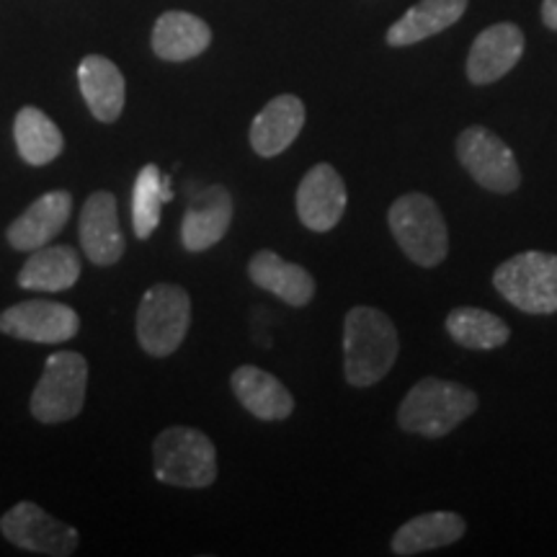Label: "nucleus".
Wrapping results in <instances>:
<instances>
[{"instance_id": "nucleus-27", "label": "nucleus", "mask_w": 557, "mask_h": 557, "mask_svg": "<svg viewBox=\"0 0 557 557\" xmlns=\"http://www.w3.org/2000/svg\"><path fill=\"white\" fill-rule=\"evenodd\" d=\"M542 21L549 29L557 32V0H542Z\"/></svg>"}, {"instance_id": "nucleus-15", "label": "nucleus", "mask_w": 557, "mask_h": 557, "mask_svg": "<svg viewBox=\"0 0 557 557\" xmlns=\"http://www.w3.org/2000/svg\"><path fill=\"white\" fill-rule=\"evenodd\" d=\"M305 127V103L284 94L271 99L250 124V148L261 158H276L295 143Z\"/></svg>"}, {"instance_id": "nucleus-9", "label": "nucleus", "mask_w": 557, "mask_h": 557, "mask_svg": "<svg viewBox=\"0 0 557 557\" xmlns=\"http://www.w3.org/2000/svg\"><path fill=\"white\" fill-rule=\"evenodd\" d=\"M0 532L21 549L52 557H67L78 547V532L73 527L52 519L45 508L21 500L0 519Z\"/></svg>"}, {"instance_id": "nucleus-26", "label": "nucleus", "mask_w": 557, "mask_h": 557, "mask_svg": "<svg viewBox=\"0 0 557 557\" xmlns=\"http://www.w3.org/2000/svg\"><path fill=\"white\" fill-rule=\"evenodd\" d=\"M447 333L455 344L475 351H491L500 348L511 338V329L506 320L480 308H457L447 315Z\"/></svg>"}, {"instance_id": "nucleus-5", "label": "nucleus", "mask_w": 557, "mask_h": 557, "mask_svg": "<svg viewBox=\"0 0 557 557\" xmlns=\"http://www.w3.org/2000/svg\"><path fill=\"white\" fill-rule=\"evenodd\" d=\"M504 299L529 315L557 312V256L545 250H524L506 259L493 274Z\"/></svg>"}, {"instance_id": "nucleus-8", "label": "nucleus", "mask_w": 557, "mask_h": 557, "mask_svg": "<svg viewBox=\"0 0 557 557\" xmlns=\"http://www.w3.org/2000/svg\"><path fill=\"white\" fill-rule=\"evenodd\" d=\"M457 158L462 169L493 194H513L521 184L517 156L498 135L485 127H468L457 137Z\"/></svg>"}, {"instance_id": "nucleus-1", "label": "nucleus", "mask_w": 557, "mask_h": 557, "mask_svg": "<svg viewBox=\"0 0 557 557\" xmlns=\"http://www.w3.org/2000/svg\"><path fill=\"white\" fill-rule=\"evenodd\" d=\"M400 351L398 329L389 315L359 305L344 320V372L354 387H372L385 380Z\"/></svg>"}, {"instance_id": "nucleus-4", "label": "nucleus", "mask_w": 557, "mask_h": 557, "mask_svg": "<svg viewBox=\"0 0 557 557\" xmlns=\"http://www.w3.org/2000/svg\"><path fill=\"white\" fill-rule=\"evenodd\" d=\"M156 478L176 487H207L218 478V449L212 438L191 426H171L152 444Z\"/></svg>"}, {"instance_id": "nucleus-7", "label": "nucleus", "mask_w": 557, "mask_h": 557, "mask_svg": "<svg viewBox=\"0 0 557 557\" xmlns=\"http://www.w3.org/2000/svg\"><path fill=\"white\" fill-rule=\"evenodd\" d=\"M88 364L81 354L58 351L47 359L45 372L32 393V413L41 423H62L83 410Z\"/></svg>"}, {"instance_id": "nucleus-23", "label": "nucleus", "mask_w": 557, "mask_h": 557, "mask_svg": "<svg viewBox=\"0 0 557 557\" xmlns=\"http://www.w3.org/2000/svg\"><path fill=\"white\" fill-rule=\"evenodd\" d=\"M81 278V259L70 246H41L18 271V287L32 292H62Z\"/></svg>"}, {"instance_id": "nucleus-14", "label": "nucleus", "mask_w": 557, "mask_h": 557, "mask_svg": "<svg viewBox=\"0 0 557 557\" xmlns=\"http://www.w3.org/2000/svg\"><path fill=\"white\" fill-rule=\"evenodd\" d=\"M233 222V197L225 186H207L186 209L181 222V243L191 253H201L225 238Z\"/></svg>"}, {"instance_id": "nucleus-6", "label": "nucleus", "mask_w": 557, "mask_h": 557, "mask_svg": "<svg viewBox=\"0 0 557 557\" xmlns=\"http://www.w3.org/2000/svg\"><path fill=\"white\" fill-rule=\"evenodd\" d=\"M191 299L178 284H156L137 310V341L150 357H169L186 338Z\"/></svg>"}, {"instance_id": "nucleus-12", "label": "nucleus", "mask_w": 557, "mask_h": 557, "mask_svg": "<svg viewBox=\"0 0 557 557\" xmlns=\"http://www.w3.org/2000/svg\"><path fill=\"white\" fill-rule=\"evenodd\" d=\"M81 246L96 267H111L122 259L124 235L120 227V209L111 191L90 194L81 212Z\"/></svg>"}, {"instance_id": "nucleus-21", "label": "nucleus", "mask_w": 557, "mask_h": 557, "mask_svg": "<svg viewBox=\"0 0 557 557\" xmlns=\"http://www.w3.org/2000/svg\"><path fill=\"white\" fill-rule=\"evenodd\" d=\"M81 94L90 114L99 122L120 120L124 109V75L114 62L101 54H88L78 67Z\"/></svg>"}, {"instance_id": "nucleus-3", "label": "nucleus", "mask_w": 557, "mask_h": 557, "mask_svg": "<svg viewBox=\"0 0 557 557\" xmlns=\"http://www.w3.org/2000/svg\"><path fill=\"white\" fill-rule=\"evenodd\" d=\"M393 238L403 253L423 269H434L449 253V230L442 209L421 191L403 194L387 212Z\"/></svg>"}, {"instance_id": "nucleus-10", "label": "nucleus", "mask_w": 557, "mask_h": 557, "mask_svg": "<svg viewBox=\"0 0 557 557\" xmlns=\"http://www.w3.org/2000/svg\"><path fill=\"white\" fill-rule=\"evenodd\" d=\"M78 329V312L67 305L45 302V299L18 302L0 315V331L32 344H62L73 338Z\"/></svg>"}, {"instance_id": "nucleus-13", "label": "nucleus", "mask_w": 557, "mask_h": 557, "mask_svg": "<svg viewBox=\"0 0 557 557\" xmlns=\"http://www.w3.org/2000/svg\"><path fill=\"white\" fill-rule=\"evenodd\" d=\"M524 54V34L517 24H493L472 41L468 54V78L475 86H487L517 67Z\"/></svg>"}, {"instance_id": "nucleus-17", "label": "nucleus", "mask_w": 557, "mask_h": 557, "mask_svg": "<svg viewBox=\"0 0 557 557\" xmlns=\"http://www.w3.org/2000/svg\"><path fill=\"white\" fill-rule=\"evenodd\" d=\"M230 385H233L240 406L259 421H284L295 410V398L284 387V382H278L274 374L263 372L259 367H238Z\"/></svg>"}, {"instance_id": "nucleus-18", "label": "nucleus", "mask_w": 557, "mask_h": 557, "mask_svg": "<svg viewBox=\"0 0 557 557\" xmlns=\"http://www.w3.org/2000/svg\"><path fill=\"white\" fill-rule=\"evenodd\" d=\"M70 212H73V197L67 191L45 194L18 220L11 222L5 238L16 250H37L65 227Z\"/></svg>"}, {"instance_id": "nucleus-22", "label": "nucleus", "mask_w": 557, "mask_h": 557, "mask_svg": "<svg viewBox=\"0 0 557 557\" xmlns=\"http://www.w3.org/2000/svg\"><path fill=\"white\" fill-rule=\"evenodd\" d=\"M468 11V0H421L389 26L387 45L408 47L455 26Z\"/></svg>"}, {"instance_id": "nucleus-24", "label": "nucleus", "mask_w": 557, "mask_h": 557, "mask_svg": "<svg viewBox=\"0 0 557 557\" xmlns=\"http://www.w3.org/2000/svg\"><path fill=\"white\" fill-rule=\"evenodd\" d=\"M13 137L21 158L29 165H47L62 152V132L41 109L24 107L13 122Z\"/></svg>"}, {"instance_id": "nucleus-16", "label": "nucleus", "mask_w": 557, "mask_h": 557, "mask_svg": "<svg viewBox=\"0 0 557 557\" xmlns=\"http://www.w3.org/2000/svg\"><path fill=\"white\" fill-rule=\"evenodd\" d=\"M248 276L256 287L271 292L292 308H305L315 297V278L310 271L282 259L274 250H259L248 263Z\"/></svg>"}, {"instance_id": "nucleus-20", "label": "nucleus", "mask_w": 557, "mask_h": 557, "mask_svg": "<svg viewBox=\"0 0 557 557\" xmlns=\"http://www.w3.org/2000/svg\"><path fill=\"white\" fill-rule=\"evenodd\" d=\"M212 41V29L207 21L186 11H169L156 21L152 29V52L160 60L184 62L199 58Z\"/></svg>"}, {"instance_id": "nucleus-19", "label": "nucleus", "mask_w": 557, "mask_h": 557, "mask_svg": "<svg viewBox=\"0 0 557 557\" xmlns=\"http://www.w3.org/2000/svg\"><path fill=\"white\" fill-rule=\"evenodd\" d=\"M468 532V521L455 511H431L410 519L393 537V553L413 557L455 545Z\"/></svg>"}, {"instance_id": "nucleus-2", "label": "nucleus", "mask_w": 557, "mask_h": 557, "mask_svg": "<svg viewBox=\"0 0 557 557\" xmlns=\"http://www.w3.org/2000/svg\"><path fill=\"white\" fill-rule=\"evenodd\" d=\"M478 410V395L459 382L423 377L408 389L398 408L406 434L442 438Z\"/></svg>"}, {"instance_id": "nucleus-25", "label": "nucleus", "mask_w": 557, "mask_h": 557, "mask_svg": "<svg viewBox=\"0 0 557 557\" xmlns=\"http://www.w3.org/2000/svg\"><path fill=\"white\" fill-rule=\"evenodd\" d=\"M173 199L171 176L160 173L158 165H145L137 173L135 194H132V225L139 240H148L160 225V209Z\"/></svg>"}, {"instance_id": "nucleus-11", "label": "nucleus", "mask_w": 557, "mask_h": 557, "mask_svg": "<svg viewBox=\"0 0 557 557\" xmlns=\"http://www.w3.org/2000/svg\"><path fill=\"white\" fill-rule=\"evenodd\" d=\"M346 184L329 163H318L299 181L297 214L312 233H329L346 212Z\"/></svg>"}]
</instances>
